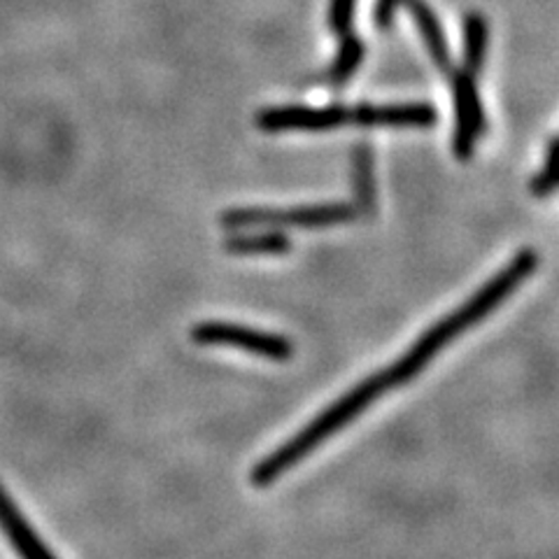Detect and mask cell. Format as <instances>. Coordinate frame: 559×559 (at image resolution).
<instances>
[{"label": "cell", "instance_id": "8992f818", "mask_svg": "<svg viewBox=\"0 0 559 559\" xmlns=\"http://www.w3.org/2000/svg\"><path fill=\"white\" fill-rule=\"evenodd\" d=\"M452 92H454V154L460 159H468L474 154L476 140L485 129L483 103L476 90L474 75L468 70L452 73Z\"/></svg>", "mask_w": 559, "mask_h": 559}, {"label": "cell", "instance_id": "7a4b0ae2", "mask_svg": "<svg viewBox=\"0 0 559 559\" xmlns=\"http://www.w3.org/2000/svg\"><path fill=\"white\" fill-rule=\"evenodd\" d=\"M384 392H390V390H388V384H384L382 373H376L371 378L361 380L357 388L343 394L336 404L324 408L318 417L312 419V423H308L299 433L292 436L285 445H280L275 452H271L266 460H261L252 471V483L257 487H266L275 478L287 474V471L296 462L308 457V454L320 443H324L329 436L338 433L347 423H353L355 417H359Z\"/></svg>", "mask_w": 559, "mask_h": 559}, {"label": "cell", "instance_id": "9a60e30c", "mask_svg": "<svg viewBox=\"0 0 559 559\" xmlns=\"http://www.w3.org/2000/svg\"><path fill=\"white\" fill-rule=\"evenodd\" d=\"M357 0H331L329 5V28L334 33H347L355 20Z\"/></svg>", "mask_w": 559, "mask_h": 559}, {"label": "cell", "instance_id": "5bb4252c", "mask_svg": "<svg viewBox=\"0 0 559 559\" xmlns=\"http://www.w3.org/2000/svg\"><path fill=\"white\" fill-rule=\"evenodd\" d=\"M555 187H559V140L552 143L546 168L536 175V180L532 182V191L536 197H546Z\"/></svg>", "mask_w": 559, "mask_h": 559}, {"label": "cell", "instance_id": "277c9868", "mask_svg": "<svg viewBox=\"0 0 559 559\" xmlns=\"http://www.w3.org/2000/svg\"><path fill=\"white\" fill-rule=\"evenodd\" d=\"M191 341L197 345L245 349V353H252L271 361H289L294 355V347L285 336L231 322H201L191 329Z\"/></svg>", "mask_w": 559, "mask_h": 559}, {"label": "cell", "instance_id": "5b68a950", "mask_svg": "<svg viewBox=\"0 0 559 559\" xmlns=\"http://www.w3.org/2000/svg\"><path fill=\"white\" fill-rule=\"evenodd\" d=\"M353 121V108L347 105H326V108H308V105H280L259 112L257 124L269 131H329Z\"/></svg>", "mask_w": 559, "mask_h": 559}, {"label": "cell", "instance_id": "9c48e42d", "mask_svg": "<svg viewBox=\"0 0 559 559\" xmlns=\"http://www.w3.org/2000/svg\"><path fill=\"white\" fill-rule=\"evenodd\" d=\"M411 12H413V20L419 28V33H423V40L429 49V57L433 59V63L439 66L443 73H452V59H450V47L443 38V31H441V24L439 20H436L433 10L425 3V0H411L408 3Z\"/></svg>", "mask_w": 559, "mask_h": 559}, {"label": "cell", "instance_id": "7c38bea8", "mask_svg": "<svg viewBox=\"0 0 559 559\" xmlns=\"http://www.w3.org/2000/svg\"><path fill=\"white\" fill-rule=\"evenodd\" d=\"M345 38L341 43L338 57L334 61V66L329 68V82L331 84H343L349 80V75H355V70L359 68L361 59H364V45L353 33H343Z\"/></svg>", "mask_w": 559, "mask_h": 559}, {"label": "cell", "instance_id": "8fae6325", "mask_svg": "<svg viewBox=\"0 0 559 559\" xmlns=\"http://www.w3.org/2000/svg\"><path fill=\"white\" fill-rule=\"evenodd\" d=\"M487 55V20L478 12L464 16V68L471 75L480 73Z\"/></svg>", "mask_w": 559, "mask_h": 559}, {"label": "cell", "instance_id": "2e32d148", "mask_svg": "<svg viewBox=\"0 0 559 559\" xmlns=\"http://www.w3.org/2000/svg\"><path fill=\"white\" fill-rule=\"evenodd\" d=\"M399 5H401V0H378V5H376V22H378L380 28L390 26L392 16H394V12H396Z\"/></svg>", "mask_w": 559, "mask_h": 559}, {"label": "cell", "instance_id": "6da1fadb", "mask_svg": "<svg viewBox=\"0 0 559 559\" xmlns=\"http://www.w3.org/2000/svg\"><path fill=\"white\" fill-rule=\"evenodd\" d=\"M536 261H538L536 252L532 250L520 252L509 266L499 271L485 287H480L474 296H471L466 304H462L457 310H452L441 322H436L429 331H425L404 357L382 371L384 378H388L390 390L413 380L445 345H450L454 338L462 336L466 329L476 326L501 301L509 299L524 280L534 273Z\"/></svg>", "mask_w": 559, "mask_h": 559}, {"label": "cell", "instance_id": "30bf717a", "mask_svg": "<svg viewBox=\"0 0 559 559\" xmlns=\"http://www.w3.org/2000/svg\"><path fill=\"white\" fill-rule=\"evenodd\" d=\"M226 252L231 254H285L289 252V238L280 231L238 234L224 242Z\"/></svg>", "mask_w": 559, "mask_h": 559}, {"label": "cell", "instance_id": "ba28073f", "mask_svg": "<svg viewBox=\"0 0 559 559\" xmlns=\"http://www.w3.org/2000/svg\"><path fill=\"white\" fill-rule=\"evenodd\" d=\"M436 108L427 103H361L353 108V124L359 127H431Z\"/></svg>", "mask_w": 559, "mask_h": 559}, {"label": "cell", "instance_id": "52a82bcc", "mask_svg": "<svg viewBox=\"0 0 559 559\" xmlns=\"http://www.w3.org/2000/svg\"><path fill=\"white\" fill-rule=\"evenodd\" d=\"M0 532L5 534L8 544L20 559H59L47 548L43 536L35 532L31 520L10 497L3 483H0Z\"/></svg>", "mask_w": 559, "mask_h": 559}, {"label": "cell", "instance_id": "3957f363", "mask_svg": "<svg viewBox=\"0 0 559 559\" xmlns=\"http://www.w3.org/2000/svg\"><path fill=\"white\" fill-rule=\"evenodd\" d=\"M357 215V207L349 203H324L292 210H266V207H236L222 215L226 229H324V226L345 224Z\"/></svg>", "mask_w": 559, "mask_h": 559}, {"label": "cell", "instance_id": "4fadbf2b", "mask_svg": "<svg viewBox=\"0 0 559 559\" xmlns=\"http://www.w3.org/2000/svg\"><path fill=\"white\" fill-rule=\"evenodd\" d=\"M355 187L357 197L364 207H371L376 194H373V159L366 145H359L355 152Z\"/></svg>", "mask_w": 559, "mask_h": 559}]
</instances>
